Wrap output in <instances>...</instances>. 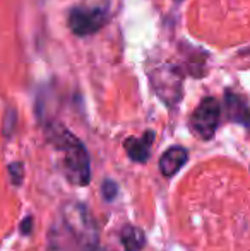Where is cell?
I'll use <instances>...</instances> for the list:
<instances>
[{
  "label": "cell",
  "mask_w": 250,
  "mask_h": 251,
  "mask_svg": "<svg viewBox=\"0 0 250 251\" xmlns=\"http://www.w3.org/2000/svg\"><path fill=\"white\" fill-rule=\"evenodd\" d=\"M9 176H10V181H12L16 186H19L24 179L23 162H12V164H9Z\"/></svg>",
  "instance_id": "cell-12"
},
{
  "label": "cell",
  "mask_w": 250,
  "mask_h": 251,
  "mask_svg": "<svg viewBox=\"0 0 250 251\" xmlns=\"http://www.w3.org/2000/svg\"><path fill=\"white\" fill-rule=\"evenodd\" d=\"M224 113L230 122L244 125L245 128L250 130V108L242 96L226 91L224 93Z\"/></svg>",
  "instance_id": "cell-6"
},
{
  "label": "cell",
  "mask_w": 250,
  "mask_h": 251,
  "mask_svg": "<svg viewBox=\"0 0 250 251\" xmlns=\"http://www.w3.org/2000/svg\"><path fill=\"white\" fill-rule=\"evenodd\" d=\"M221 108L216 98H204L190 116V128L199 139L211 140L220 125Z\"/></svg>",
  "instance_id": "cell-5"
},
{
  "label": "cell",
  "mask_w": 250,
  "mask_h": 251,
  "mask_svg": "<svg viewBox=\"0 0 250 251\" xmlns=\"http://www.w3.org/2000/svg\"><path fill=\"white\" fill-rule=\"evenodd\" d=\"M16 125H17V113L14 108H7L5 115H3V135L10 137L14 132H16Z\"/></svg>",
  "instance_id": "cell-11"
},
{
  "label": "cell",
  "mask_w": 250,
  "mask_h": 251,
  "mask_svg": "<svg viewBox=\"0 0 250 251\" xmlns=\"http://www.w3.org/2000/svg\"><path fill=\"white\" fill-rule=\"evenodd\" d=\"M47 251H81L70 234L67 231H62L58 226H52L48 232V246Z\"/></svg>",
  "instance_id": "cell-9"
},
{
  "label": "cell",
  "mask_w": 250,
  "mask_h": 251,
  "mask_svg": "<svg viewBox=\"0 0 250 251\" xmlns=\"http://www.w3.org/2000/svg\"><path fill=\"white\" fill-rule=\"evenodd\" d=\"M177 2H182V0H177Z\"/></svg>",
  "instance_id": "cell-15"
},
{
  "label": "cell",
  "mask_w": 250,
  "mask_h": 251,
  "mask_svg": "<svg viewBox=\"0 0 250 251\" xmlns=\"http://www.w3.org/2000/svg\"><path fill=\"white\" fill-rule=\"evenodd\" d=\"M31 224H33V217H31V215H28V217L21 222V232H23V234H29V232H31Z\"/></svg>",
  "instance_id": "cell-14"
},
{
  "label": "cell",
  "mask_w": 250,
  "mask_h": 251,
  "mask_svg": "<svg viewBox=\"0 0 250 251\" xmlns=\"http://www.w3.org/2000/svg\"><path fill=\"white\" fill-rule=\"evenodd\" d=\"M120 239L125 251H142L146 246V234L137 226H125L120 231Z\"/></svg>",
  "instance_id": "cell-10"
},
{
  "label": "cell",
  "mask_w": 250,
  "mask_h": 251,
  "mask_svg": "<svg viewBox=\"0 0 250 251\" xmlns=\"http://www.w3.org/2000/svg\"><path fill=\"white\" fill-rule=\"evenodd\" d=\"M149 82L156 96L173 108L182 100V74L175 65L163 63L149 72Z\"/></svg>",
  "instance_id": "cell-3"
},
{
  "label": "cell",
  "mask_w": 250,
  "mask_h": 251,
  "mask_svg": "<svg viewBox=\"0 0 250 251\" xmlns=\"http://www.w3.org/2000/svg\"><path fill=\"white\" fill-rule=\"evenodd\" d=\"M101 195H103V199L107 201H111L115 199V197L118 195V186L115 181H111V179H107V181H103V186H101Z\"/></svg>",
  "instance_id": "cell-13"
},
{
  "label": "cell",
  "mask_w": 250,
  "mask_h": 251,
  "mask_svg": "<svg viewBox=\"0 0 250 251\" xmlns=\"http://www.w3.org/2000/svg\"><path fill=\"white\" fill-rule=\"evenodd\" d=\"M52 144L60 154V168L67 181L76 186H87L91 181V161L84 144L60 125L48 132Z\"/></svg>",
  "instance_id": "cell-1"
},
{
  "label": "cell",
  "mask_w": 250,
  "mask_h": 251,
  "mask_svg": "<svg viewBox=\"0 0 250 251\" xmlns=\"http://www.w3.org/2000/svg\"><path fill=\"white\" fill-rule=\"evenodd\" d=\"M187 159H189V152L185 147H180V146L170 147L168 151H165V154L161 155V159H160L161 175L168 176V178L177 175L182 169V166L187 162Z\"/></svg>",
  "instance_id": "cell-8"
},
{
  "label": "cell",
  "mask_w": 250,
  "mask_h": 251,
  "mask_svg": "<svg viewBox=\"0 0 250 251\" xmlns=\"http://www.w3.org/2000/svg\"><path fill=\"white\" fill-rule=\"evenodd\" d=\"M62 222L81 251H98L100 231L86 205L76 200L65 201L62 205Z\"/></svg>",
  "instance_id": "cell-2"
},
{
  "label": "cell",
  "mask_w": 250,
  "mask_h": 251,
  "mask_svg": "<svg viewBox=\"0 0 250 251\" xmlns=\"http://www.w3.org/2000/svg\"><path fill=\"white\" fill-rule=\"evenodd\" d=\"M154 142V132L147 130L142 137H129L124 142L125 152L132 161L136 162H146L151 155V147Z\"/></svg>",
  "instance_id": "cell-7"
},
{
  "label": "cell",
  "mask_w": 250,
  "mask_h": 251,
  "mask_svg": "<svg viewBox=\"0 0 250 251\" xmlns=\"http://www.w3.org/2000/svg\"><path fill=\"white\" fill-rule=\"evenodd\" d=\"M110 21V10L107 7H74L67 16V24L76 36L94 34Z\"/></svg>",
  "instance_id": "cell-4"
}]
</instances>
